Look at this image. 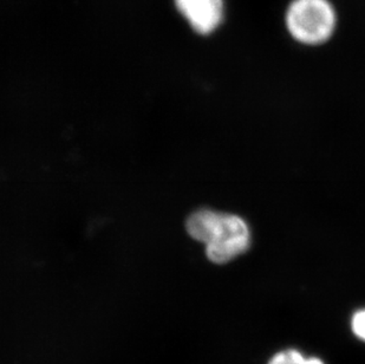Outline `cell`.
I'll return each mask as SVG.
<instances>
[{
	"label": "cell",
	"instance_id": "5b68a950",
	"mask_svg": "<svg viewBox=\"0 0 365 364\" xmlns=\"http://www.w3.org/2000/svg\"><path fill=\"white\" fill-rule=\"evenodd\" d=\"M352 331L359 340L365 342V310L356 313L351 320Z\"/></svg>",
	"mask_w": 365,
	"mask_h": 364
},
{
	"label": "cell",
	"instance_id": "6da1fadb",
	"mask_svg": "<svg viewBox=\"0 0 365 364\" xmlns=\"http://www.w3.org/2000/svg\"><path fill=\"white\" fill-rule=\"evenodd\" d=\"M187 232L206 245V255L214 264H226L247 251L251 233L245 220L235 214L199 210L187 220Z\"/></svg>",
	"mask_w": 365,
	"mask_h": 364
},
{
	"label": "cell",
	"instance_id": "7a4b0ae2",
	"mask_svg": "<svg viewBox=\"0 0 365 364\" xmlns=\"http://www.w3.org/2000/svg\"><path fill=\"white\" fill-rule=\"evenodd\" d=\"M286 26L294 39L307 45L327 41L336 28V14L327 0H293Z\"/></svg>",
	"mask_w": 365,
	"mask_h": 364
},
{
	"label": "cell",
	"instance_id": "277c9868",
	"mask_svg": "<svg viewBox=\"0 0 365 364\" xmlns=\"http://www.w3.org/2000/svg\"><path fill=\"white\" fill-rule=\"evenodd\" d=\"M305 358L298 350H283L274 355L269 364H304Z\"/></svg>",
	"mask_w": 365,
	"mask_h": 364
},
{
	"label": "cell",
	"instance_id": "8992f818",
	"mask_svg": "<svg viewBox=\"0 0 365 364\" xmlns=\"http://www.w3.org/2000/svg\"><path fill=\"white\" fill-rule=\"evenodd\" d=\"M304 364H324V362L317 358H305Z\"/></svg>",
	"mask_w": 365,
	"mask_h": 364
},
{
	"label": "cell",
	"instance_id": "3957f363",
	"mask_svg": "<svg viewBox=\"0 0 365 364\" xmlns=\"http://www.w3.org/2000/svg\"><path fill=\"white\" fill-rule=\"evenodd\" d=\"M175 5L194 31L201 35L217 30L224 17L222 0H175Z\"/></svg>",
	"mask_w": 365,
	"mask_h": 364
}]
</instances>
